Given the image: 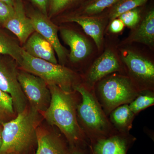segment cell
Wrapping results in <instances>:
<instances>
[{
    "label": "cell",
    "mask_w": 154,
    "mask_h": 154,
    "mask_svg": "<svg viewBox=\"0 0 154 154\" xmlns=\"http://www.w3.org/2000/svg\"><path fill=\"white\" fill-rule=\"evenodd\" d=\"M51 100L47 110L41 113L51 126L57 127L69 146L81 148L88 145L89 140L77 119L76 100L73 92H67L56 85H48Z\"/></svg>",
    "instance_id": "obj_1"
},
{
    "label": "cell",
    "mask_w": 154,
    "mask_h": 154,
    "mask_svg": "<svg viewBox=\"0 0 154 154\" xmlns=\"http://www.w3.org/2000/svg\"><path fill=\"white\" fill-rule=\"evenodd\" d=\"M41 115L28 105L14 119L3 123L2 143L0 154H28L37 144L36 129Z\"/></svg>",
    "instance_id": "obj_2"
},
{
    "label": "cell",
    "mask_w": 154,
    "mask_h": 154,
    "mask_svg": "<svg viewBox=\"0 0 154 154\" xmlns=\"http://www.w3.org/2000/svg\"><path fill=\"white\" fill-rule=\"evenodd\" d=\"M73 89L82 97V101L77 107L78 122L91 145L118 132L110 122L94 91L80 84L75 85Z\"/></svg>",
    "instance_id": "obj_3"
},
{
    "label": "cell",
    "mask_w": 154,
    "mask_h": 154,
    "mask_svg": "<svg viewBox=\"0 0 154 154\" xmlns=\"http://www.w3.org/2000/svg\"><path fill=\"white\" fill-rule=\"evenodd\" d=\"M94 92L107 116L120 105L129 104L140 92L129 77L117 74L102 79Z\"/></svg>",
    "instance_id": "obj_4"
},
{
    "label": "cell",
    "mask_w": 154,
    "mask_h": 154,
    "mask_svg": "<svg viewBox=\"0 0 154 154\" xmlns=\"http://www.w3.org/2000/svg\"><path fill=\"white\" fill-rule=\"evenodd\" d=\"M19 66L21 70L41 78L48 86L54 85L67 92L75 91L73 88L77 85L76 75L72 70L62 65L33 57L23 49L22 60Z\"/></svg>",
    "instance_id": "obj_5"
},
{
    "label": "cell",
    "mask_w": 154,
    "mask_h": 154,
    "mask_svg": "<svg viewBox=\"0 0 154 154\" xmlns=\"http://www.w3.org/2000/svg\"><path fill=\"white\" fill-rule=\"evenodd\" d=\"M18 79L30 107L40 114L47 110L51 95L45 82L41 78L22 70L18 72Z\"/></svg>",
    "instance_id": "obj_6"
},
{
    "label": "cell",
    "mask_w": 154,
    "mask_h": 154,
    "mask_svg": "<svg viewBox=\"0 0 154 154\" xmlns=\"http://www.w3.org/2000/svg\"><path fill=\"white\" fill-rule=\"evenodd\" d=\"M15 60L0 58V89L12 98L15 112H22L28 105L18 79L19 71Z\"/></svg>",
    "instance_id": "obj_7"
},
{
    "label": "cell",
    "mask_w": 154,
    "mask_h": 154,
    "mask_svg": "<svg viewBox=\"0 0 154 154\" xmlns=\"http://www.w3.org/2000/svg\"><path fill=\"white\" fill-rule=\"evenodd\" d=\"M29 18L31 19L35 31L39 33L52 45L60 63L63 64L64 63L68 52L59 39L57 27L49 20L48 16L41 12H33Z\"/></svg>",
    "instance_id": "obj_8"
},
{
    "label": "cell",
    "mask_w": 154,
    "mask_h": 154,
    "mask_svg": "<svg viewBox=\"0 0 154 154\" xmlns=\"http://www.w3.org/2000/svg\"><path fill=\"white\" fill-rule=\"evenodd\" d=\"M122 58L131 77L138 82L146 85L148 91L154 80V65L151 61L130 50L124 51Z\"/></svg>",
    "instance_id": "obj_9"
},
{
    "label": "cell",
    "mask_w": 154,
    "mask_h": 154,
    "mask_svg": "<svg viewBox=\"0 0 154 154\" xmlns=\"http://www.w3.org/2000/svg\"><path fill=\"white\" fill-rule=\"evenodd\" d=\"M14 8V13L3 27L14 33L21 44H24L35 31L31 19L26 15L22 0H16Z\"/></svg>",
    "instance_id": "obj_10"
},
{
    "label": "cell",
    "mask_w": 154,
    "mask_h": 154,
    "mask_svg": "<svg viewBox=\"0 0 154 154\" xmlns=\"http://www.w3.org/2000/svg\"><path fill=\"white\" fill-rule=\"evenodd\" d=\"M120 66L114 53L107 50L92 65L87 75V83L91 88L107 75L119 71Z\"/></svg>",
    "instance_id": "obj_11"
},
{
    "label": "cell",
    "mask_w": 154,
    "mask_h": 154,
    "mask_svg": "<svg viewBox=\"0 0 154 154\" xmlns=\"http://www.w3.org/2000/svg\"><path fill=\"white\" fill-rule=\"evenodd\" d=\"M37 149L34 154H69V148L60 135L38 126L36 129Z\"/></svg>",
    "instance_id": "obj_12"
},
{
    "label": "cell",
    "mask_w": 154,
    "mask_h": 154,
    "mask_svg": "<svg viewBox=\"0 0 154 154\" xmlns=\"http://www.w3.org/2000/svg\"><path fill=\"white\" fill-rule=\"evenodd\" d=\"M60 35L64 42L70 48V60L76 63L82 60L90 54L91 46L84 36L74 30L63 28Z\"/></svg>",
    "instance_id": "obj_13"
},
{
    "label": "cell",
    "mask_w": 154,
    "mask_h": 154,
    "mask_svg": "<svg viewBox=\"0 0 154 154\" xmlns=\"http://www.w3.org/2000/svg\"><path fill=\"white\" fill-rule=\"evenodd\" d=\"M128 134L117 132L91 145L93 154H126L129 145Z\"/></svg>",
    "instance_id": "obj_14"
},
{
    "label": "cell",
    "mask_w": 154,
    "mask_h": 154,
    "mask_svg": "<svg viewBox=\"0 0 154 154\" xmlns=\"http://www.w3.org/2000/svg\"><path fill=\"white\" fill-rule=\"evenodd\" d=\"M23 49L33 57L57 64L55 51L52 45L39 33H32L24 44Z\"/></svg>",
    "instance_id": "obj_15"
},
{
    "label": "cell",
    "mask_w": 154,
    "mask_h": 154,
    "mask_svg": "<svg viewBox=\"0 0 154 154\" xmlns=\"http://www.w3.org/2000/svg\"><path fill=\"white\" fill-rule=\"evenodd\" d=\"M66 21L75 22L80 25L86 34L94 39L98 48H101L103 34V24L101 20L94 17L78 16L69 17Z\"/></svg>",
    "instance_id": "obj_16"
},
{
    "label": "cell",
    "mask_w": 154,
    "mask_h": 154,
    "mask_svg": "<svg viewBox=\"0 0 154 154\" xmlns=\"http://www.w3.org/2000/svg\"><path fill=\"white\" fill-rule=\"evenodd\" d=\"M128 104H124L116 108L109 114V119L118 132L128 134L132 128L134 116Z\"/></svg>",
    "instance_id": "obj_17"
},
{
    "label": "cell",
    "mask_w": 154,
    "mask_h": 154,
    "mask_svg": "<svg viewBox=\"0 0 154 154\" xmlns=\"http://www.w3.org/2000/svg\"><path fill=\"white\" fill-rule=\"evenodd\" d=\"M130 40L148 45H153L154 42V11L148 12L133 33Z\"/></svg>",
    "instance_id": "obj_18"
},
{
    "label": "cell",
    "mask_w": 154,
    "mask_h": 154,
    "mask_svg": "<svg viewBox=\"0 0 154 154\" xmlns=\"http://www.w3.org/2000/svg\"><path fill=\"white\" fill-rule=\"evenodd\" d=\"M22 50L16 41L0 30V55L9 56L19 65L22 60Z\"/></svg>",
    "instance_id": "obj_19"
},
{
    "label": "cell",
    "mask_w": 154,
    "mask_h": 154,
    "mask_svg": "<svg viewBox=\"0 0 154 154\" xmlns=\"http://www.w3.org/2000/svg\"><path fill=\"white\" fill-rule=\"evenodd\" d=\"M13 100L9 94L0 89V123H5L17 116Z\"/></svg>",
    "instance_id": "obj_20"
},
{
    "label": "cell",
    "mask_w": 154,
    "mask_h": 154,
    "mask_svg": "<svg viewBox=\"0 0 154 154\" xmlns=\"http://www.w3.org/2000/svg\"><path fill=\"white\" fill-rule=\"evenodd\" d=\"M120 1L121 0H91L85 4L79 16L92 17L113 6Z\"/></svg>",
    "instance_id": "obj_21"
},
{
    "label": "cell",
    "mask_w": 154,
    "mask_h": 154,
    "mask_svg": "<svg viewBox=\"0 0 154 154\" xmlns=\"http://www.w3.org/2000/svg\"><path fill=\"white\" fill-rule=\"evenodd\" d=\"M154 104V95L151 91H141L139 94L128 104L135 115Z\"/></svg>",
    "instance_id": "obj_22"
},
{
    "label": "cell",
    "mask_w": 154,
    "mask_h": 154,
    "mask_svg": "<svg viewBox=\"0 0 154 154\" xmlns=\"http://www.w3.org/2000/svg\"><path fill=\"white\" fill-rule=\"evenodd\" d=\"M149 0H121L113 6L109 14L110 20L118 18L125 12L137 8Z\"/></svg>",
    "instance_id": "obj_23"
},
{
    "label": "cell",
    "mask_w": 154,
    "mask_h": 154,
    "mask_svg": "<svg viewBox=\"0 0 154 154\" xmlns=\"http://www.w3.org/2000/svg\"><path fill=\"white\" fill-rule=\"evenodd\" d=\"M91 0H50L49 8V17L54 16L77 3L88 2Z\"/></svg>",
    "instance_id": "obj_24"
},
{
    "label": "cell",
    "mask_w": 154,
    "mask_h": 154,
    "mask_svg": "<svg viewBox=\"0 0 154 154\" xmlns=\"http://www.w3.org/2000/svg\"><path fill=\"white\" fill-rule=\"evenodd\" d=\"M118 18L125 25L129 28H134L140 21V11L138 8H136L121 14Z\"/></svg>",
    "instance_id": "obj_25"
},
{
    "label": "cell",
    "mask_w": 154,
    "mask_h": 154,
    "mask_svg": "<svg viewBox=\"0 0 154 154\" xmlns=\"http://www.w3.org/2000/svg\"><path fill=\"white\" fill-rule=\"evenodd\" d=\"M14 12V6L0 1V25L3 24L12 16Z\"/></svg>",
    "instance_id": "obj_26"
},
{
    "label": "cell",
    "mask_w": 154,
    "mask_h": 154,
    "mask_svg": "<svg viewBox=\"0 0 154 154\" xmlns=\"http://www.w3.org/2000/svg\"><path fill=\"white\" fill-rule=\"evenodd\" d=\"M38 8L42 14L48 16L50 0H30Z\"/></svg>",
    "instance_id": "obj_27"
},
{
    "label": "cell",
    "mask_w": 154,
    "mask_h": 154,
    "mask_svg": "<svg viewBox=\"0 0 154 154\" xmlns=\"http://www.w3.org/2000/svg\"><path fill=\"white\" fill-rule=\"evenodd\" d=\"M125 25L120 19L116 18L112 20L109 26V30L113 33H118L124 29Z\"/></svg>",
    "instance_id": "obj_28"
},
{
    "label": "cell",
    "mask_w": 154,
    "mask_h": 154,
    "mask_svg": "<svg viewBox=\"0 0 154 154\" xmlns=\"http://www.w3.org/2000/svg\"><path fill=\"white\" fill-rule=\"evenodd\" d=\"M69 154H85L81 148L74 146H69Z\"/></svg>",
    "instance_id": "obj_29"
},
{
    "label": "cell",
    "mask_w": 154,
    "mask_h": 154,
    "mask_svg": "<svg viewBox=\"0 0 154 154\" xmlns=\"http://www.w3.org/2000/svg\"><path fill=\"white\" fill-rule=\"evenodd\" d=\"M3 125L2 123H0V147L2 143V131Z\"/></svg>",
    "instance_id": "obj_30"
},
{
    "label": "cell",
    "mask_w": 154,
    "mask_h": 154,
    "mask_svg": "<svg viewBox=\"0 0 154 154\" xmlns=\"http://www.w3.org/2000/svg\"><path fill=\"white\" fill-rule=\"evenodd\" d=\"M0 1L4 2L6 3V4L14 6V3H15L16 0H0Z\"/></svg>",
    "instance_id": "obj_31"
}]
</instances>
